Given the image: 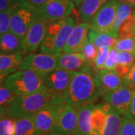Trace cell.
I'll return each mask as SVG.
<instances>
[{
	"mask_svg": "<svg viewBox=\"0 0 135 135\" xmlns=\"http://www.w3.org/2000/svg\"><path fill=\"white\" fill-rule=\"evenodd\" d=\"M74 73L57 68L45 74L42 78L47 89L53 90L62 96L71 82Z\"/></svg>",
	"mask_w": 135,
	"mask_h": 135,
	"instance_id": "obj_13",
	"label": "cell"
},
{
	"mask_svg": "<svg viewBox=\"0 0 135 135\" xmlns=\"http://www.w3.org/2000/svg\"><path fill=\"white\" fill-rule=\"evenodd\" d=\"M110 0H83L78 7V17L82 23H92L94 17L101 7Z\"/></svg>",
	"mask_w": 135,
	"mask_h": 135,
	"instance_id": "obj_18",
	"label": "cell"
},
{
	"mask_svg": "<svg viewBox=\"0 0 135 135\" xmlns=\"http://www.w3.org/2000/svg\"><path fill=\"white\" fill-rule=\"evenodd\" d=\"M117 65H118V51L113 47L107 58L104 69L114 71Z\"/></svg>",
	"mask_w": 135,
	"mask_h": 135,
	"instance_id": "obj_34",
	"label": "cell"
},
{
	"mask_svg": "<svg viewBox=\"0 0 135 135\" xmlns=\"http://www.w3.org/2000/svg\"><path fill=\"white\" fill-rule=\"evenodd\" d=\"M76 6H79L83 2V0H71Z\"/></svg>",
	"mask_w": 135,
	"mask_h": 135,
	"instance_id": "obj_41",
	"label": "cell"
},
{
	"mask_svg": "<svg viewBox=\"0 0 135 135\" xmlns=\"http://www.w3.org/2000/svg\"><path fill=\"white\" fill-rule=\"evenodd\" d=\"M10 15V31L21 39L39 17L37 8L24 0H14L11 5Z\"/></svg>",
	"mask_w": 135,
	"mask_h": 135,
	"instance_id": "obj_5",
	"label": "cell"
},
{
	"mask_svg": "<svg viewBox=\"0 0 135 135\" xmlns=\"http://www.w3.org/2000/svg\"><path fill=\"white\" fill-rule=\"evenodd\" d=\"M51 23L38 17L22 39L20 53L23 56L33 53L41 47Z\"/></svg>",
	"mask_w": 135,
	"mask_h": 135,
	"instance_id": "obj_10",
	"label": "cell"
},
{
	"mask_svg": "<svg viewBox=\"0 0 135 135\" xmlns=\"http://www.w3.org/2000/svg\"><path fill=\"white\" fill-rule=\"evenodd\" d=\"M119 4L120 1L119 0H110L103 5L92 20L91 23L92 29L99 32L110 34L116 11Z\"/></svg>",
	"mask_w": 135,
	"mask_h": 135,
	"instance_id": "obj_11",
	"label": "cell"
},
{
	"mask_svg": "<svg viewBox=\"0 0 135 135\" xmlns=\"http://www.w3.org/2000/svg\"><path fill=\"white\" fill-rule=\"evenodd\" d=\"M90 28L91 24L82 22L79 23L71 34L63 53H80L88 41Z\"/></svg>",
	"mask_w": 135,
	"mask_h": 135,
	"instance_id": "obj_15",
	"label": "cell"
},
{
	"mask_svg": "<svg viewBox=\"0 0 135 135\" xmlns=\"http://www.w3.org/2000/svg\"><path fill=\"white\" fill-rule=\"evenodd\" d=\"M58 62L59 55L54 56L43 53H30L24 56L20 70H31L43 77L59 68Z\"/></svg>",
	"mask_w": 135,
	"mask_h": 135,
	"instance_id": "obj_9",
	"label": "cell"
},
{
	"mask_svg": "<svg viewBox=\"0 0 135 135\" xmlns=\"http://www.w3.org/2000/svg\"><path fill=\"white\" fill-rule=\"evenodd\" d=\"M110 47H106V48H100L98 50V53L94 62H93V66L95 71H96L98 73L99 71L104 69V66L106 62L107 58L109 55V53L111 50Z\"/></svg>",
	"mask_w": 135,
	"mask_h": 135,
	"instance_id": "obj_28",
	"label": "cell"
},
{
	"mask_svg": "<svg viewBox=\"0 0 135 135\" xmlns=\"http://www.w3.org/2000/svg\"><path fill=\"white\" fill-rule=\"evenodd\" d=\"M113 48L118 52H129L135 54V40L134 38H119Z\"/></svg>",
	"mask_w": 135,
	"mask_h": 135,
	"instance_id": "obj_26",
	"label": "cell"
},
{
	"mask_svg": "<svg viewBox=\"0 0 135 135\" xmlns=\"http://www.w3.org/2000/svg\"><path fill=\"white\" fill-rule=\"evenodd\" d=\"M74 7L71 0H48L36 8L41 19L52 23L69 17Z\"/></svg>",
	"mask_w": 135,
	"mask_h": 135,
	"instance_id": "obj_8",
	"label": "cell"
},
{
	"mask_svg": "<svg viewBox=\"0 0 135 135\" xmlns=\"http://www.w3.org/2000/svg\"><path fill=\"white\" fill-rule=\"evenodd\" d=\"M135 89L125 81V83L113 92L103 95L104 103L120 113L122 116L133 118L132 104Z\"/></svg>",
	"mask_w": 135,
	"mask_h": 135,
	"instance_id": "obj_6",
	"label": "cell"
},
{
	"mask_svg": "<svg viewBox=\"0 0 135 135\" xmlns=\"http://www.w3.org/2000/svg\"><path fill=\"white\" fill-rule=\"evenodd\" d=\"M132 11H133V8L131 6L127 3L120 2V4L116 11L115 19L112 26L110 32L111 35L119 39V35H118L119 29L122 24L131 15Z\"/></svg>",
	"mask_w": 135,
	"mask_h": 135,
	"instance_id": "obj_24",
	"label": "cell"
},
{
	"mask_svg": "<svg viewBox=\"0 0 135 135\" xmlns=\"http://www.w3.org/2000/svg\"><path fill=\"white\" fill-rule=\"evenodd\" d=\"M134 40H135V36H134Z\"/></svg>",
	"mask_w": 135,
	"mask_h": 135,
	"instance_id": "obj_43",
	"label": "cell"
},
{
	"mask_svg": "<svg viewBox=\"0 0 135 135\" xmlns=\"http://www.w3.org/2000/svg\"><path fill=\"white\" fill-rule=\"evenodd\" d=\"M88 40L92 42L98 49L110 47L113 48L118 38L106 32H99L92 27L89 29Z\"/></svg>",
	"mask_w": 135,
	"mask_h": 135,
	"instance_id": "obj_23",
	"label": "cell"
},
{
	"mask_svg": "<svg viewBox=\"0 0 135 135\" xmlns=\"http://www.w3.org/2000/svg\"><path fill=\"white\" fill-rule=\"evenodd\" d=\"M16 120L8 116L2 118L0 121V135H15Z\"/></svg>",
	"mask_w": 135,
	"mask_h": 135,
	"instance_id": "obj_29",
	"label": "cell"
},
{
	"mask_svg": "<svg viewBox=\"0 0 135 135\" xmlns=\"http://www.w3.org/2000/svg\"><path fill=\"white\" fill-rule=\"evenodd\" d=\"M132 114L133 118L135 120V91L134 93V98H133V104H132Z\"/></svg>",
	"mask_w": 135,
	"mask_h": 135,
	"instance_id": "obj_39",
	"label": "cell"
},
{
	"mask_svg": "<svg viewBox=\"0 0 135 135\" xmlns=\"http://www.w3.org/2000/svg\"><path fill=\"white\" fill-rule=\"evenodd\" d=\"M58 63L59 68L72 72H92L94 68L81 53H62L59 55Z\"/></svg>",
	"mask_w": 135,
	"mask_h": 135,
	"instance_id": "obj_12",
	"label": "cell"
},
{
	"mask_svg": "<svg viewBox=\"0 0 135 135\" xmlns=\"http://www.w3.org/2000/svg\"><path fill=\"white\" fill-rule=\"evenodd\" d=\"M14 0H0V12L6 10L11 5Z\"/></svg>",
	"mask_w": 135,
	"mask_h": 135,
	"instance_id": "obj_37",
	"label": "cell"
},
{
	"mask_svg": "<svg viewBox=\"0 0 135 135\" xmlns=\"http://www.w3.org/2000/svg\"><path fill=\"white\" fill-rule=\"evenodd\" d=\"M132 15V14H131ZM119 38H134V20L132 15L126 20L122 24L118 32Z\"/></svg>",
	"mask_w": 135,
	"mask_h": 135,
	"instance_id": "obj_27",
	"label": "cell"
},
{
	"mask_svg": "<svg viewBox=\"0 0 135 135\" xmlns=\"http://www.w3.org/2000/svg\"><path fill=\"white\" fill-rule=\"evenodd\" d=\"M64 102L62 96L50 89L28 95H15L7 110V116L19 119L32 116L50 106Z\"/></svg>",
	"mask_w": 135,
	"mask_h": 135,
	"instance_id": "obj_1",
	"label": "cell"
},
{
	"mask_svg": "<svg viewBox=\"0 0 135 135\" xmlns=\"http://www.w3.org/2000/svg\"><path fill=\"white\" fill-rule=\"evenodd\" d=\"M125 81L128 83L131 86L135 89V64L131 69L129 74L125 78Z\"/></svg>",
	"mask_w": 135,
	"mask_h": 135,
	"instance_id": "obj_35",
	"label": "cell"
},
{
	"mask_svg": "<svg viewBox=\"0 0 135 135\" xmlns=\"http://www.w3.org/2000/svg\"><path fill=\"white\" fill-rule=\"evenodd\" d=\"M120 135H135V120L134 119L123 116Z\"/></svg>",
	"mask_w": 135,
	"mask_h": 135,
	"instance_id": "obj_33",
	"label": "cell"
},
{
	"mask_svg": "<svg viewBox=\"0 0 135 135\" xmlns=\"http://www.w3.org/2000/svg\"><path fill=\"white\" fill-rule=\"evenodd\" d=\"M78 18L72 13L66 18L50 25L40 47L41 53L54 56L63 53L71 34L79 23Z\"/></svg>",
	"mask_w": 135,
	"mask_h": 135,
	"instance_id": "obj_3",
	"label": "cell"
},
{
	"mask_svg": "<svg viewBox=\"0 0 135 135\" xmlns=\"http://www.w3.org/2000/svg\"><path fill=\"white\" fill-rule=\"evenodd\" d=\"M120 2L127 3L130 6H131L132 8H135V0H120Z\"/></svg>",
	"mask_w": 135,
	"mask_h": 135,
	"instance_id": "obj_38",
	"label": "cell"
},
{
	"mask_svg": "<svg viewBox=\"0 0 135 135\" xmlns=\"http://www.w3.org/2000/svg\"><path fill=\"white\" fill-rule=\"evenodd\" d=\"M104 104L107 112V121L103 135H120L123 116L113 109L109 104Z\"/></svg>",
	"mask_w": 135,
	"mask_h": 135,
	"instance_id": "obj_21",
	"label": "cell"
},
{
	"mask_svg": "<svg viewBox=\"0 0 135 135\" xmlns=\"http://www.w3.org/2000/svg\"><path fill=\"white\" fill-rule=\"evenodd\" d=\"M2 82L15 95H28L47 89L42 77L31 70H19Z\"/></svg>",
	"mask_w": 135,
	"mask_h": 135,
	"instance_id": "obj_4",
	"label": "cell"
},
{
	"mask_svg": "<svg viewBox=\"0 0 135 135\" xmlns=\"http://www.w3.org/2000/svg\"><path fill=\"white\" fill-rule=\"evenodd\" d=\"M92 72H75L71 82L62 95L65 103L76 109L94 103L101 96Z\"/></svg>",
	"mask_w": 135,
	"mask_h": 135,
	"instance_id": "obj_2",
	"label": "cell"
},
{
	"mask_svg": "<svg viewBox=\"0 0 135 135\" xmlns=\"http://www.w3.org/2000/svg\"><path fill=\"white\" fill-rule=\"evenodd\" d=\"M15 120V135H35L32 116L22 117Z\"/></svg>",
	"mask_w": 135,
	"mask_h": 135,
	"instance_id": "obj_25",
	"label": "cell"
},
{
	"mask_svg": "<svg viewBox=\"0 0 135 135\" xmlns=\"http://www.w3.org/2000/svg\"><path fill=\"white\" fill-rule=\"evenodd\" d=\"M95 83L101 96L108 92H113L125 83V80L113 71L102 69L95 76Z\"/></svg>",
	"mask_w": 135,
	"mask_h": 135,
	"instance_id": "obj_16",
	"label": "cell"
},
{
	"mask_svg": "<svg viewBox=\"0 0 135 135\" xmlns=\"http://www.w3.org/2000/svg\"><path fill=\"white\" fill-rule=\"evenodd\" d=\"M77 126V109L67 103L55 105L54 132L75 135Z\"/></svg>",
	"mask_w": 135,
	"mask_h": 135,
	"instance_id": "obj_7",
	"label": "cell"
},
{
	"mask_svg": "<svg viewBox=\"0 0 135 135\" xmlns=\"http://www.w3.org/2000/svg\"><path fill=\"white\" fill-rule=\"evenodd\" d=\"M33 117L35 135H48L55 129V105L38 112Z\"/></svg>",
	"mask_w": 135,
	"mask_h": 135,
	"instance_id": "obj_14",
	"label": "cell"
},
{
	"mask_svg": "<svg viewBox=\"0 0 135 135\" xmlns=\"http://www.w3.org/2000/svg\"><path fill=\"white\" fill-rule=\"evenodd\" d=\"M132 17H133V20H134V35L135 36V8L133 9L132 11Z\"/></svg>",
	"mask_w": 135,
	"mask_h": 135,
	"instance_id": "obj_40",
	"label": "cell"
},
{
	"mask_svg": "<svg viewBox=\"0 0 135 135\" xmlns=\"http://www.w3.org/2000/svg\"><path fill=\"white\" fill-rule=\"evenodd\" d=\"M27 3H29V5H32L35 8H38L40 6L44 4L46 2H47L48 0H24Z\"/></svg>",
	"mask_w": 135,
	"mask_h": 135,
	"instance_id": "obj_36",
	"label": "cell"
},
{
	"mask_svg": "<svg viewBox=\"0 0 135 135\" xmlns=\"http://www.w3.org/2000/svg\"><path fill=\"white\" fill-rule=\"evenodd\" d=\"M107 121V112L104 104H96L94 107L91 117L90 135H103Z\"/></svg>",
	"mask_w": 135,
	"mask_h": 135,
	"instance_id": "obj_20",
	"label": "cell"
},
{
	"mask_svg": "<svg viewBox=\"0 0 135 135\" xmlns=\"http://www.w3.org/2000/svg\"><path fill=\"white\" fill-rule=\"evenodd\" d=\"M22 39L11 31L0 35L1 54H11L20 52Z\"/></svg>",
	"mask_w": 135,
	"mask_h": 135,
	"instance_id": "obj_22",
	"label": "cell"
},
{
	"mask_svg": "<svg viewBox=\"0 0 135 135\" xmlns=\"http://www.w3.org/2000/svg\"><path fill=\"white\" fill-rule=\"evenodd\" d=\"M11 6L7 9L0 12V35L10 31L11 25Z\"/></svg>",
	"mask_w": 135,
	"mask_h": 135,
	"instance_id": "obj_31",
	"label": "cell"
},
{
	"mask_svg": "<svg viewBox=\"0 0 135 135\" xmlns=\"http://www.w3.org/2000/svg\"><path fill=\"white\" fill-rule=\"evenodd\" d=\"M94 103H90L77 109V126L75 135H90L91 134V117Z\"/></svg>",
	"mask_w": 135,
	"mask_h": 135,
	"instance_id": "obj_19",
	"label": "cell"
},
{
	"mask_svg": "<svg viewBox=\"0 0 135 135\" xmlns=\"http://www.w3.org/2000/svg\"><path fill=\"white\" fill-rule=\"evenodd\" d=\"M24 56L20 52L0 55V77L1 82L9 75L19 71L23 62Z\"/></svg>",
	"mask_w": 135,
	"mask_h": 135,
	"instance_id": "obj_17",
	"label": "cell"
},
{
	"mask_svg": "<svg viewBox=\"0 0 135 135\" xmlns=\"http://www.w3.org/2000/svg\"><path fill=\"white\" fill-rule=\"evenodd\" d=\"M119 1H120V0H119Z\"/></svg>",
	"mask_w": 135,
	"mask_h": 135,
	"instance_id": "obj_44",
	"label": "cell"
},
{
	"mask_svg": "<svg viewBox=\"0 0 135 135\" xmlns=\"http://www.w3.org/2000/svg\"><path fill=\"white\" fill-rule=\"evenodd\" d=\"M48 135H64V134H59V133H56V132H53V133H51V134H50Z\"/></svg>",
	"mask_w": 135,
	"mask_h": 135,
	"instance_id": "obj_42",
	"label": "cell"
},
{
	"mask_svg": "<svg viewBox=\"0 0 135 135\" xmlns=\"http://www.w3.org/2000/svg\"><path fill=\"white\" fill-rule=\"evenodd\" d=\"M98 49L97 48L92 42H90L88 40V41L84 45V47H83L80 53L83 54V56L86 57V59L89 62H90L93 64L94 60L96 57L97 53H98Z\"/></svg>",
	"mask_w": 135,
	"mask_h": 135,
	"instance_id": "obj_32",
	"label": "cell"
},
{
	"mask_svg": "<svg viewBox=\"0 0 135 135\" xmlns=\"http://www.w3.org/2000/svg\"><path fill=\"white\" fill-rule=\"evenodd\" d=\"M135 64V54L129 52H118V65L132 68Z\"/></svg>",
	"mask_w": 135,
	"mask_h": 135,
	"instance_id": "obj_30",
	"label": "cell"
}]
</instances>
